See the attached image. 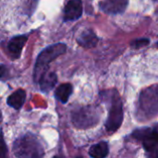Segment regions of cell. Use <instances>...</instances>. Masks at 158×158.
<instances>
[{"label":"cell","mask_w":158,"mask_h":158,"mask_svg":"<svg viewBox=\"0 0 158 158\" xmlns=\"http://www.w3.org/2000/svg\"><path fill=\"white\" fill-rule=\"evenodd\" d=\"M13 153L17 158H43L44 149L35 135L28 133L15 140Z\"/></svg>","instance_id":"1"},{"label":"cell","mask_w":158,"mask_h":158,"mask_svg":"<svg viewBox=\"0 0 158 158\" xmlns=\"http://www.w3.org/2000/svg\"><path fill=\"white\" fill-rule=\"evenodd\" d=\"M66 51H67V45L63 43H57L44 48L38 55L35 62V66L33 69L34 82L38 83L41 77L48 71L49 64L59 56L65 54Z\"/></svg>","instance_id":"2"},{"label":"cell","mask_w":158,"mask_h":158,"mask_svg":"<svg viewBox=\"0 0 158 158\" xmlns=\"http://www.w3.org/2000/svg\"><path fill=\"white\" fill-rule=\"evenodd\" d=\"M100 119L99 110L92 106L81 107L71 114V120L79 129H88L95 126Z\"/></svg>","instance_id":"3"},{"label":"cell","mask_w":158,"mask_h":158,"mask_svg":"<svg viewBox=\"0 0 158 158\" xmlns=\"http://www.w3.org/2000/svg\"><path fill=\"white\" fill-rule=\"evenodd\" d=\"M139 106L142 115L146 118L155 117L158 114V85L143 90L140 95Z\"/></svg>","instance_id":"4"},{"label":"cell","mask_w":158,"mask_h":158,"mask_svg":"<svg viewBox=\"0 0 158 158\" xmlns=\"http://www.w3.org/2000/svg\"><path fill=\"white\" fill-rule=\"evenodd\" d=\"M122 121H123V104L119 94L115 91L112 97L108 118L106 122V128L109 132H114L120 128Z\"/></svg>","instance_id":"5"},{"label":"cell","mask_w":158,"mask_h":158,"mask_svg":"<svg viewBox=\"0 0 158 158\" xmlns=\"http://www.w3.org/2000/svg\"><path fill=\"white\" fill-rule=\"evenodd\" d=\"M133 136L142 141L144 149L148 152L154 151L158 146V132L156 131L150 129L139 130L133 133Z\"/></svg>","instance_id":"6"},{"label":"cell","mask_w":158,"mask_h":158,"mask_svg":"<svg viewBox=\"0 0 158 158\" xmlns=\"http://www.w3.org/2000/svg\"><path fill=\"white\" fill-rule=\"evenodd\" d=\"M129 4V0H101L99 3L100 9L109 15L123 13Z\"/></svg>","instance_id":"7"},{"label":"cell","mask_w":158,"mask_h":158,"mask_svg":"<svg viewBox=\"0 0 158 158\" xmlns=\"http://www.w3.org/2000/svg\"><path fill=\"white\" fill-rule=\"evenodd\" d=\"M82 15L81 0H69L64 9V20H76Z\"/></svg>","instance_id":"8"},{"label":"cell","mask_w":158,"mask_h":158,"mask_svg":"<svg viewBox=\"0 0 158 158\" xmlns=\"http://www.w3.org/2000/svg\"><path fill=\"white\" fill-rule=\"evenodd\" d=\"M28 41L27 35H18L13 37L7 44V50L12 59H17L20 56L22 48Z\"/></svg>","instance_id":"9"},{"label":"cell","mask_w":158,"mask_h":158,"mask_svg":"<svg viewBox=\"0 0 158 158\" xmlns=\"http://www.w3.org/2000/svg\"><path fill=\"white\" fill-rule=\"evenodd\" d=\"M98 37L94 33V31L91 29L83 31L78 37L77 42L78 44L86 49H91L94 46H96L98 43Z\"/></svg>","instance_id":"10"},{"label":"cell","mask_w":158,"mask_h":158,"mask_svg":"<svg viewBox=\"0 0 158 158\" xmlns=\"http://www.w3.org/2000/svg\"><path fill=\"white\" fill-rule=\"evenodd\" d=\"M57 82V76L55 72L47 71L44 73L38 81L40 89L42 92L48 94L56 84Z\"/></svg>","instance_id":"11"},{"label":"cell","mask_w":158,"mask_h":158,"mask_svg":"<svg viewBox=\"0 0 158 158\" xmlns=\"http://www.w3.org/2000/svg\"><path fill=\"white\" fill-rule=\"evenodd\" d=\"M25 101H26V92L23 89H19L7 97L6 104L12 108L19 110L22 107Z\"/></svg>","instance_id":"12"},{"label":"cell","mask_w":158,"mask_h":158,"mask_svg":"<svg viewBox=\"0 0 158 158\" xmlns=\"http://www.w3.org/2000/svg\"><path fill=\"white\" fill-rule=\"evenodd\" d=\"M73 87L70 83H62L55 91L56 98L62 104H66L72 94Z\"/></svg>","instance_id":"13"},{"label":"cell","mask_w":158,"mask_h":158,"mask_svg":"<svg viewBox=\"0 0 158 158\" xmlns=\"http://www.w3.org/2000/svg\"><path fill=\"white\" fill-rule=\"evenodd\" d=\"M108 153L109 147L106 142H100L89 149V156L92 158H106Z\"/></svg>","instance_id":"14"},{"label":"cell","mask_w":158,"mask_h":158,"mask_svg":"<svg viewBox=\"0 0 158 158\" xmlns=\"http://www.w3.org/2000/svg\"><path fill=\"white\" fill-rule=\"evenodd\" d=\"M0 158H9L7 146L4 140V135H3L2 130H0Z\"/></svg>","instance_id":"15"},{"label":"cell","mask_w":158,"mask_h":158,"mask_svg":"<svg viewBox=\"0 0 158 158\" xmlns=\"http://www.w3.org/2000/svg\"><path fill=\"white\" fill-rule=\"evenodd\" d=\"M150 43L149 39H146V38H142V39H136L134 41H132L131 43V46L132 48H135V49H138V48H142L143 46H146L148 45Z\"/></svg>","instance_id":"16"},{"label":"cell","mask_w":158,"mask_h":158,"mask_svg":"<svg viewBox=\"0 0 158 158\" xmlns=\"http://www.w3.org/2000/svg\"><path fill=\"white\" fill-rule=\"evenodd\" d=\"M6 68L4 65H0V79L6 74Z\"/></svg>","instance_id":"17"},{"label":"cell","mask_w":158,"mask_h":158,"mask_svg":"<svg viewBox=\"0 0 158 158\" xmlns=\"http://www.w3.org/2000/svg\"><path fill=\"white\" fill-rule=\"evenodd\" d=\"M53 158H65L63 156H60V155H58V156H55Z\"/></svg>","instance_id":"18"},{"label":"cell","mask_w":158,"mask_h":158,"mask_svg":"<svg viewBox=\"0 0 158 158\" xmlns=\"http://www.w3.org/2000/svg\"><path fill=\"white\" fill-rule=\"evenodd\" d=\"M76 158H82V157H81V156H78V157H76Z\"/></svg>","instance_id":"19"}]
</instances>
